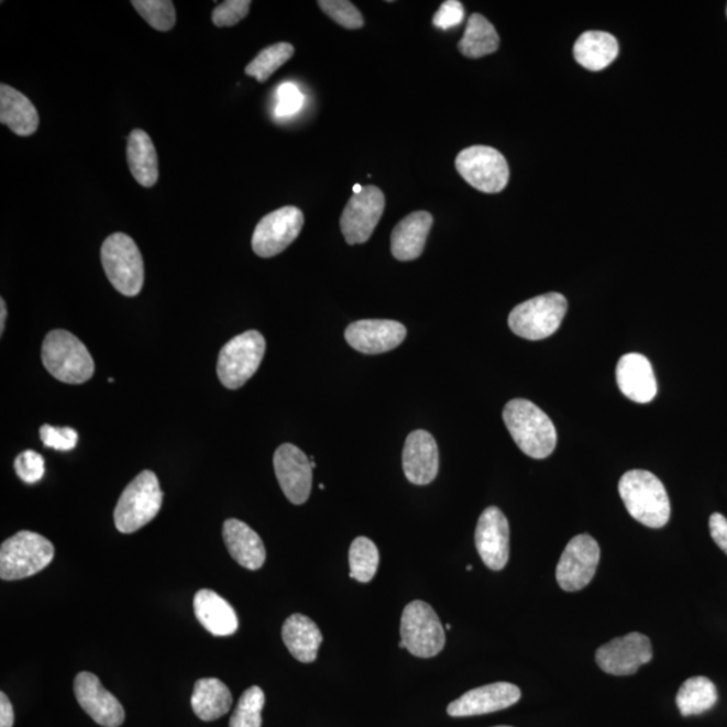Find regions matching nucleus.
Segmentation results:
<instances>
[{
	"label": "nucleus",
	"instance_id": "1",
	"mask_svg": "<svg viewBox=\"0 0 727 727\" xmlns=\"http://www.w3.org/2000/svg\"><path fill=\"white\" fill-rule=\"evenodd\" d=\"M503 419L522 453L543 460L554 452L558 441L555 426L532 401L510 400L504 407Z\"/></svg>",
	"mask_w": 727,
	"mask_h": 727
},
{
	"label": "nucleus",
	"instance_id": "2",
	"mask_svg": "<svg viewBox=\"0 0 727 727\" xmlns=\"http://www.w3.org/2000/svg\"><path fill=\"white\" fill-rule=\"evenodd\" d=\"M621 500L642 526L663 528L670 521L671 504L662 481L648 471H629L618 483Z\"/></svg>",
	"mask_w": 727,
	"mask_h": 727
},
{
	"label": "nucleus",
	"instance_id": "3",
	"mask_svg": "<svg viewBox=\"0 0 727 727\" xmlns=\"http://www.w3.org/2000/svg\"><path fill=\"white\" fill-rule=\"evenodd\" d=\"M42 363L53 377L66 384H82L95 374L91 353L75 334L57 329L42 344Z\"/></svg>",
	"mask_w": 727,
	"mask_h": 727
},
{
	"label": "nucleus",
	"instance_id": "4",
	"mask_svg": "<svg viewBox=\"0 0 727 727\" xmlns=\"http://www.w3.org/2000/svg\"><path fill=\"white\" fill-rule=\"evenodd\" d=\"M164 492L152 471H143L131 481L117 504L113 520L119 532L132 533L148 525L159 514Z\"/></svg>",
	"mask_w": 727,
	"mask_h": 727
},
{
	"label": "nucleus",
	"instance_id": "5",
	"mask_svg": "<svg viewBox=\"0 0 727 727\" xmlns=\"http://www.w3.org/2000/svg\"><path fill=\"white\" fill-rule=\"evenodd\" d=\"M53 558L54 546L49 539L32 531L18 532L0 547V579H27L49 566Z\"/></svg>",
	"mask_w": 727,
	"mask_h": 727
},
{
	"label": "nucleus",
	"instance_id": "6",
	"mask_svg": "<svg viewBox=\"0 0 727 727\" xmlns=\"http://www.w3.org/2000/svg\"><path fill=\"white\" fill-rule=\"evenodd\" d=\"M101 263L108 280L125 297L141 293L144 264L140 249L129 234L113 233L101 245Z\"/></svg>",
	"mask_w": 727,
	"mask_h": 727
},
{
	"label": "nucleus",
	"instance_id": "7",
	"mask_svg": "<svg viewBox=\"0 0 727 727\" xmlns=\"http://www.w3.org/2000/svg\"><path fill=\"white\" fill-rule=\"evenodd\" d=\"M568 312V300L558 293L526 300L510 311L508 326L519 338L539 341L554 334Z\"/></svg>",
	"mask_w": 727,
	"mask_h": 727
},
{
	"label": "nucleus",
	"instance_id": "8",
	"mask_svg": "<svg viewBox=\"0 0 727 727\" xmlns=\"http://www.w3.org/2000/svg\"><path fill=\"white\" fill-rule=\"evenodd\" d=\"M266 353V340L257 330H249L228 341L221 348L218 376L222 386L230 389L243 387L256 374Z\"/></svg>",
	"mask_w": 727,
	"mask_h": 727
},
{
	"label": "nucleus",
	"instance_id": "9",
	"mask_svg": "<svg viewBox=\"0 0 727 727\" xmlns=\"http://www.w3.org/2000/svg\"><path fill=\"white\" fill-rule=\"evenodd\" d=\"M400 637L406 650L422 659L437 657L447 645L440 617L428 603L419 599L412 601L403 610Z\"/></svg>",
	"mask_w": 727,
	"mask_h": 727
},
{
	"label": "nucleus",
	"instance_id": "10",
	"mask_svg": "<svg viewBox=\"0 0 727 727\" xmlns=\"http://www.w3.org/2000/svg\"><path fill=\"white\" fill-rule=\"evenodd\" d=\"M455 169L474 189L500 194L509 181V167L500 152L488 146H472L456 155Z\"/></svg>",
	"mask_w": 727,
	"mask_h": 727
},
{
	"label": "nucleus",
	"instance_id": "11",
	"mask_svg": "<svg viewBox=\"0 0 727 727\" xmlns=\"http://www.w3.org/2000/svg\"><path fill=\"white\" fill-rule=\"evenodd\" d=\"M601 558L597 540L591 535H576L564 549L557 566V582L564 592H580L596 575Z\"/></svg>",
	"mask_w": 727,
	"mask_h": 727
},
{
	"label": "nucleus",
	"instance_id": "12",
	"mask_svg": "<svg viewBox=\"0 0 727 727\" xmlns=\"http://www.w3.org/2000/svg\"><path fill=\"white\" fill-rule=\"evenodd\" d=\"M386 208V197L377 186H363L342 212L340 227L350 245L368 242Z\"/></svg>",
	"mask_w": 727,
	"mask_h": 727
},
{
	"label": "nucleus",
	"instance_id": "13",
	"mask_svg": "<svg viewBox=\"0 0 727 727\" xmlns=\"http://www.w3.org/2000/svg\"><path fill=\"white\" fill-rule=\"evenodd\" d=\"M302 210L285 207L264 216L252 234V250L261 257H273L284 252L299 236L304 228Z\"/></svg>",
	"mask_w": 727,
	"mask_h": 727
},
{
	"label": "nucleus",
	"instance_id": "14",
	"mask_svg": "<svg viewBox=\"0 0 727 727\" xmlns=\"http://www.w3.org/2000/svg\"><path fill=\"white\" fill-rule=\"evenodd\" d=\"M653 658L651 640L646 635L632 632L601 646L596 662L606 674L628 676L636 674L641 665Z\"/></svg>",
	"mask_w": 727,
	"mask_h": 727
},
{
	"label": "nucleus",
	"instance_id": "15",
	"mask_svg": "<svg viewBox=\"0 0 727 727\" xmlns=\"http://www.w3.org/2000/svg\"><path fill=\"white\" fill-rule=\"evenodd\" d=\"M276 478L290 503L308 502L312 483V466L302 450L291 443L282 444L274 454Z\"/></svg>",
	"mask_w": 727,
	"mask_h": 727
},
{
	"label": "nucleus",
	"instance_id": "16",
	"mask_svg": "<svg viewBox=\"0 0 727 727\" xmlns=\"http://www.w3.org/2000/svg\"><path fill=\"white\" fill-rule=\"evenodd\" d=\"M78 705L96 724L103 727L122 726L125 712L115 696L104 689L99 678L91 672H80L74 683Z\"/></svg>",
	"mask_w": 727,
	"mask_h": 727
},
{
	"label": "nucleus",
	"instance_id": "17",
	"mask_svg": "<svg viewBox=\"0 0 727 727\" xmlns=\"http://www.w3.org/2000/svg\"><path fill=\"white\" fill-rule=\"evenodd\" d=\"M477 551L486 568L503 570L509 559V522L497 507H489L481 514L476 533Z\"/></svg>",
	"mask_w": 727,
	"mask_h": 727
},
{
	"label": "nucleus",
	"instance_id": "18",
	"mask_svg": "<svg viewBox=\"0 0 727 727\" xmlns=\"http://www.w3.org/2000/svg\"><path fill=\"white\" fill-rule=\"evenodd\" d=\"M521 698V691L513 683L498 682L467 691L459 700L450 703V717H474L506 711Z\"/></svg>",
	"mask_w": 727,
	"mask_h": 727
},
{
	"label": "nucleus",
	"instance_id": "19",
	"mask_svg": "<svg viewBox=\"0 0 727 727\" xmlns=\"http://www.w3.org/2000/svg\"><path fill=\"white\" fill-rule=\"evenodd\" d=\"M407 335V329L398 321L362 320L345 330V340L353 350L364 354H381L395 350Z\"/></svg>",
	"mask_w": 727,
	"mask_h": 727
},
{
	"label": "nucleus",
	"instance_id": "20",
	"mask_svg": "<svg viewBox=\"0 0 727 727\" xmlns=\"http://www.w3.org/2000/svg\"><path fill=\"white\" fill-rule=\"evenodd\" d=\"M403 471L411 484L428 485L440 471V452L430 432L412 431L403 449Z\"/></svg>",
	"mask_w": 727,
	"mask_h": 727
},
{
	"label": "nucleus",
	"instance_id": "21",
	"mask_svg": "<svg viewBox=\"0 0 727 727\" xmlns=\"http://www.w3.org/2000/svg\"><path fill=\"white\" fill-rule=\"evenodd\" d=\"M616 377L621 393L640 405L652 401L658 394L652 365L642 354H625L617 364Z\"/></svg>",
	"mask_w": 727,
	"mask_h": 727
},
{
	"label": "nucleus",
	"instance_id": "22",
	"mask_svg": "<svg viewBox=\"0 0 727 727\" xmlns=\"http://www.w3.org/2000/svg\"><path fill=\"white\" fill-rule=\"evenodd\" d=\"M222 538L228 552L240 566L260 570L266 562V547L249 525L238 519H228L222 527Z\"/></svg>",
	"mask_w": 727,
	"mask_h": 727
},
{
	"label": "nucleus",
	"instance_id": "23",
	"mask_svg": "<svg viewBox=\"0 0 727 727\" xmlns=\"http://www.w3.org/2000/svg\"><path fill=\"white\" fill-rule=\"evenodd\" d=\"M429 212H414L403 219L390 234V252L400 262L416 261L425 250L432 227Z\"/></svg>",
	"mask_w": 727,
	"mask_h": 727
},
{
	"label": "nucleus",
	"instance_id": "24",
	"mask_svg": "<svg viewBox=\"0 0 727 727\" xmlns=\"http://www.w3.org/2000/svg\"><path fill=\"white\" fill-rule=\"evenodd\" d=\"M197 620L210 635L224 637L236 632L239 618L230 603L218 593L202 588L194 601Z\"/></svg>",
	"mask_w": 727,
	"mask_h": 727
},
{
	"label": "nucleus",
	"instance_id": "25",
	"mask_svg": "<svg viewBox=\"0 0 727 727\" xmlns=\"http://www.w3.org/2000/svg\"><path fill=\"white\" fill-rule=\"evenodd\" d=\"M0 122L20 136L33 135L40 128V115L25 95L13 87L0 86Z\"/></svg>",
	"mask_w": 727,
	"mask_h": 727
},
{
	"label": "nucleus",
	"instance_id": "26",
	"mask_svg": "<svg viewBox=\"0 0 727 727\" xmlns=\"http://www.w3.org/2000/svg\"><path fill=\"white\" fill-rule=\"evenodd\" d=\"M282 637L287 650L298 662H315L322 645V634L311 618L299 613L288 617L282 628Z\"/></svg>",
	"mask_w": 727,
	"mask_h": 727
},
{
	"label": "nucleus",
	"instance_id": "27",
	"mask_svg": "<svg viewBox=\"0 0 727 727\" xmlns=\"http://www.w3.org/2000/svg\"><path fill=\"white\" fill-rule=\"evenodd\" d=\"M190 703L198 718L212 723L231 711L233 698L220 679L203 678L196 682Z\"/></svg>",
	"mask_w": 727,
	"mask_h": 727
},
{
	"label": "nucleus",
	"instance_id": "28",
	"mask_svg": "<svg viewBox=\"0 0 727 727\" xmlns=\"http://www.w3.org/2000/svg\"><path fill=\"white\" fill-rule=\"evenodd\" d=\"M130 172L143 188H153L158 183V155L152 137L142 130L131 131L128 143Z\"/></svg>",
	"mask_w": 727,
	"mask_h": 727
},
{
	"label": "nucleus",
	"instance_id": "29",
	"mask_svg": "<svg viewBox=\"0 0 727 727\" xmlns=\"http://www.w3.org/2000/svg\"><path fill=\"white\" fill-rule=\"evenodd\" d=\"M618 42L606 32H585L576 40L574 57L587 70L598 71L615 62L618 56Z\"/></svg>",
	"mask_w": 727,
	"mask_h": 727
},
{
	"label": "nucleus",
	"instance_id": "30",
	"mask_svg": "<svg viewBox=\"0 0 727 727\" xmlns=\"http://www.w3.org/2000/svg\"><path fill=\"white\" fill-rule=\"evenodd\" d=\"M498 46H500V37L495 26L481 14L471 15L464 37L459 44L460 52L469 58H481L495 53Z\"/></svg>",
	"mask_w": 727,
	"mask_h": 727
},
{
	"label": "nucleus",
	"instance_id": "31",
	"mask_svg": "<svg viewBox=\"0 0 727 727\" xmlns=\"http://www.w3.org/2000/svg\"><path fill=\"white\" fill-rule=\"evenodd\" d=\"M717 701V689L711 679L705 676L687 679L676 695V705L683 717L706 713Z\"/></svg>",
	"mask_w": 727,
	"mask_h": 727
},
{
	"label": "nucleus",
	"instance_id": "32",
	"mask_svg": "<svg viewBox=\"0 0 727 727\" xmlns=\"http://www.w3.org/2000/svg\"><path fill=\"white\" fill-rule=\"evenodd\" d=\"M378 562L381 555L371 539L359 537L353 540L350 549L351 579L368 584L377 573Z\"/></svg>",
	"mask_w": 727,
	"mask_h": 727
},
{
	"label": "nucleus",
	"instance_id": "33",
	"mask_svg": "<svg viewBox=\"0 0 727 727\" xmlns=\"http://www.w3.org/2000/svg\"><path fill=\"white\" fill-rule=\"evenodd\" d=\"M294 46L288 42H279L266 47L245 68V75L255 77L260 82H266L276 70L294 56Z\"/></svg>",
	"mask_w": 727,
	"mask_h": 727
},
{
	"label": "nucleus",
	"instance_id": "34",
	"mask_svg": "<svg viewBox=\"0 0 727 727\" xmlns=\"http://www.w3.org/2000/svg\"><path fill=\"white\" fill-rule=\"evenodd\" d=\"M264 705H266V695L261 687L252 686L245 690L234 708L230 727H262Z\"/></svg>",
	"mask_w": 727,
	"mask_h": 727
},
{
	"label": "nucleus",
	"instance_id": "35",
	"mask_svg": "<svg viewBox=\"0 0 727 727\" xmlns=\"http://www.w3.org/2000/svg\"><path fill=\"white\" fill-rule=\"evenodd\" d=\"M131 4L158 32H170L176 25V8L170 0H134Z\"/></svg>",
	"mask_w": 727,
	"mask_h": 727
},
{
	"label": "nucleus",
	"instance_id": "36",
	"mask_svg": "<svg viewBox=\"0 0 727 727\" xmlns=\"http://www.w3.org/2000/svg\"><path fill=\"white\" fill-rule=\"evenodd\" d=\"M318 5H320L323 13L332 18L342 27L357 30L364 26L362 13L356 9V5L346 2V0H321Z\"/></svg>",
	"mask_w": 727,
	"mask_h": 727
},
{
	"label": "nucleus",
	"instance_id": "37",
	"mask_svg": "<svg viewBox=\"0 0 727 727\" xmlns=\"http://www.w3.org/2000/svg\"><path fill=\"white\" fill-rule=\"evenodd\" d=\"M250 0H227L213 10L212 21L218 27H230L238 25L250 13Z\"/></svg>",
	"mask_w": 727,
	"mask_h": 727
},
{
	"label": "nucleus",
	"instance_id": "38",
	"mask_svg": "<svg viewBox=\"0 0 727 727\" xmlns=\"http://www.w3.org/2000/svg\"><path fill=\"white\" fill-rule=\"evenodd\" d=\"M14 467L23 483L35 484L44 477L45 460L40 453L26 450L16 456Z\"/></svg>",
	"mask_w": 727,
	"mask_h": 727
},
{
	"label": "nucleus",
	"instance_id": "39",
	"mask_svg": "<svg viewBox=\"0 0 727 727\" xmlns=\"http://www.w3.org/2000/svg\"><path fill=\"white\" fill-rule=\"evenodd\" d=\"M40 436L45 448L59 450V452L74 450L78 442L77 431L71 428H54V426L44 425L40 430Z\"/></svg>",
	"mask_w": 727,
	"mask_h": 727
},
{
	"label": "nucleus",
	"instance_id": "40",
	"mask_svg": "<svg viewBox=\"0 0 727 727\" xmlns=\"http://www.w3.org/2000/svg\"><path fill=\"white\" fill-rule=\"evenodd\" d=\"M278 104L275 107V115L278 118H288L296 115L304 104V95L300 93L296 84L284 82L276 91Z\"/></svg>",
	"mask_w": 727,
	"mask_h": 727
},
{
	"label": "nucleus",
	"instance_id": "41",
	"mask_svg": "<svg viewBox=\"0 0 727 727\" xmlns=\"http://www.w3.org/2000/svg\"><path fill=\"white\" fill-rule=\"evenodd\" d=\"M464 16V5L459 0H447L442 3L441 9L437 11L432 23L437 27L448 30L461 25Z\"/></svg>",
	"mask_w": 727,
	"mask_h": 727
},
{
	"label": "nucleus",
	"instance_id": "42",
	"mask_svg": "<svg viewBox=\"0 0 727 727\" xmlns=\"http://www.w3.org/2000/svg\"><path fill=\"white\" fill-rule=\"evenodd\" d=\"M712 538L727 555V519L723 514H713L708 520Z\"/></svg>",
	"mask_w": 727,
	"mask_h": 727
},
{
	"label": "nucleus",
	"instance_id": "43",
	"mask_svg": "<svg viewBox=\"0 0 727 727\" xmlns=\"http://www.w3.org/2000/svg\"><path fill=\"white\" fill-rule=\"evenodd\" d=\"M14 719V708L9 696L0 693V727H13Z\"/></svg>",
	"mask_w": 727,
	"mask_h": 727
},
{
	"label": "nucleus",
	"instance_id": "44",
	"mask_svg": "<svg viewBox=\"0 0 727 727\" xmlns=\"http://www.w3.org/2000/svg\"><path fill=\"white\" fill-rule=\"evenodd\" d=\"M5 318H8V306H5L4 299H0V334L4 333Z\"/></svg>",
	"mask_w": 727,
	"mask_h": 727
},
{
	"label": "nucleus",
	"instance_id": "45",
	"mask_svg": "<svg viewBox=\"0 0 727 727\" xmlns=\"http://www.w3.org/2000/svg\"><path fill=\"white\" fill-rule=\"evenodd\" d=\"M362 190H363V186H360L359 184H357V185H354V188H353V195H357V194H360V191H362Z\"/></svg>",
	"mask_w": 727,
	"mask_h": 727
},
{
	"label": "nucleus",
	"instance_id": "46",
	"mask_svg": "<svg viewBox=\"0 0 727 727\" xmlns=\"http://www.w3.org/2000/svg\"><path fill=\"white\" fill-rule=\"evenodd\" d=\"M472 569L473 568L471 566V564H469V566L466 568L467 572H472Z\"/></svg>",
	"mask_w": 727,
	"mask_h": 727
},
{
	"label": "nucleus",
	"instance_id": "47",
	"mask_svg": "<svg viewBox=\"0 0 727 727\" xmlns=\"http://www.w3.org/2000/svg\"><path fill=\"white\" fill-rule=\"evenodd\" d=\"M447 629H449V630L452 629V625L448 624Z\"/></svg>",
	"mask_w": 727,
	"mask_h": 727
},
{
	"label": "nucleus",
	"instance_id": "48",
	"mask_svg": "<svg viewBox=\"0 0 727 727\" xmlns=\"http://www.w3.org/2000/svg\"><path fill=\"white\" fill-rule=\"evenodd\" d=\"M495 727H510V726H495Z\"/></svg>",
	"mask_w": 727,
	"mask_h": 727
},
{
	"label": "nucleus",
	"instance_id": "49",
	"mask_svg": "<svg viewBox=\"0 0 727 727\" xmlns=\"http://www.w3.org/2000/svg\"><path fill=\"white\" fill-rule=\"evenodd\" d=\"M726 15H727V8H726Z\"/></svg>",
	"mask_w": 727,
	"mask_h": 727
}]
</instances>
